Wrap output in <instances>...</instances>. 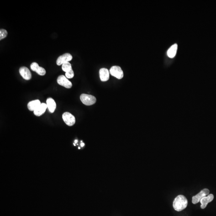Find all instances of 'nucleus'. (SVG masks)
I'll return each instance as SVG.
<instances>
[{
    "label": "nucleus",
    "instance_id": "nucleus-10",
    "mask_svg": "<svg viewBox=\"0 0 216 216\" xmlns=\"http://www.w3.org/2000/svg\"><path fill=\"white\" fill-rule=\"evenodd\" d=\"M214 198V195L213 194H210L202 198L200 201L201 204V208L205 209L207 207L208 204L213 201Z\"/></svg>",
    "mask_w": 216,
    "mask_h": 216
},
{
    "label": "nucleus",
    "instance_id": "nucleus-18",
    "mask_svg": "<svg viewBox=\"0 0 216 216\" xmlns=\"http://www.w3.org/2000/svg\"><path fill=\"white\" fill-rule=\"evenodd\" d=\"M74 76V72L73 69H71L69 71L65 73V76L67 79H72Z\"/></svg>",
    "mask_w": 216,
    "mask_h": 216
},
{
    "label": "nucleus",
    "instance_id": "nucleus-21",
    "mask_svg": "<svg viewBox=\"0 0 216 216\" xmlns=\"http://www.w3.org/2000/svg\"><path fill=\"white\" fill-rule=\"evenodd\" d=\"M73 144H74V145L75 146H76V144H75V143H74Z\"/></svg>",
    "mask_w": 216,
    "mask_h": 216
},
{
    "label": "nucleus",
    "instance_id": "nucleus-7",
    "mask_svg": "<svg viewBox=\"0 0 216 216\" xmlns=\"http://www.w3.org/2000/svg\"><path fill=\"white\" fill-rule=\"evenodd\" d=\"M73 59V56L71 54L69 53H66L63 55L59 56L56 60V64L58 66L62 65L65 63L69 62Z\"/></svg>",
    "mask_w": 216,
    "mask_h": 216
},
{
    "label": "nucleus",
    "instance_id": "nucleus-17",
    "mask_svg": "<svg viewBox=\"0 0 216 216\" xmlns=\"http://www.w3.org/2000/svg\"><path fill=\"white\" fill-rule=\"evenodd\" d=\"M8 35V32L4 29L0 30V40L5 39Z\"/></svg>",
    "mask_w": 216,
    "mask_h": 216
},
{
    "label": "nucleus",
    "instance_id": "nucleus-5",
    "mask_svg": "<svg viewBox=\"0 0 216 216\" xmlns=\"http://www.w3.org/2000/svg\"><path fill=\"white\" fill-rule=\"evenodd\" d=\"M209 190L207 189H205L202 190L199 193L197 194L195 196H193L192 198V202L194 204H196L200 202L201 199L203 197L209 195Z\"/></svg>",
    "mask_w": 216,
    "mask_h": 216
},
{
    "label": "nucleus",
    "instance_id": "nucleus-12",
    "mask_svg": "<svg viewBox=\"0 0 216 216\" xmlns=\"http://www.w3.org/2000/svg\"><path fill=\"white\" fill-rule=\"evenodd\" d=\"M47 105L49 111L51 113H54L56 108V103L53 98H49L47 100Z\"/></svg>",
    "mask_w": 216,
    "mask_h": 216
},
{
    "label": "nucleus",
    "instance_id": "nucleus-13",
    "mask_svg": "<svg viewBox=\"0 0 216 216\" xmlns=\"http://www.w3.org/2000/svg\"><path fill=\"white\" fill-rule=\"evenodd\" d=\"M41 104L39 100L30 101L27 105L28 109L31 111H34L40 106Z\"/></svg>",
    "mask_w": 216,
    "mask_h": 216
},
{
    "label": "nucleus",
    "instance_id": "nucleus-1",
    "mask_svg": "<svg viewBox=\"0 0 216 216\" xmlns=\"http://www.w3.org/2000/svg\"><path fill=\"white\" fill-rule=\"evenodd\" d=\"M188 205L187 198L182 195H179L175 198L173 203V207L176 211H181L185 209Z\"/></svg>",
    "mask_w": 216,
    "mask_h": 216
},
{
    "label": "nucleus",
    "instance_id": "nucleus-3",
    "mask_svg": "<svg viewBox=\"0 0 216 216\" xmlns=\"http://www.w3.org/2000/svg\"><path fill=\"white\" fill-rule=\"evenodd\" d=\"M110 73L112 76H114L118 79H121L124 76V73L120 66H112L110 69Z\"/></svg>",
    "mask_w": 216,
    "mask_h": 216
},
{
    "label": "nucleus",
    "instance_id": "nucleus-8",
    "mask_svg": "<svg viewBox=\"0 0 216 216\" xmlns=\"http://www.w3.org/2000/svg\"><path fill=\"white\" fill-rule=\"evenodd\" d=\"M30 67L32 71L36 72L38 75L40 76H44L46 73L45 69L39 66L37 63L36 62L32 63Z\"/></svg>",
    "mask_w": 216,
    "mask_h": 216
},
{
    "label": "nucleus",
    "instance_id": "nucleus-19",
    "mask_svg": "<svg viewBox=\"0 0 216 216\" xmlns=\"http://www.w3.org/2000/svg\"><path fill=\"white\" fill-rule=\"evenodd\" d=\"M81 147H83L85 146L84 143H81Z\"/></svg>",
    "mask_w": 216,
    "mask_h": 216
},
{
    "label": "nucleus",
    "instance_id": "nucleus-4",
    "mask_svg": "<svg viewBox=\"0 0 216 216\" xmlns=\"http://www.w3.org/2000/svg\"><path fill=\"white\" fill-rule=\"evenodd\" d=\"M62 118L65 124L69 126H72L76 122L75 117L69 112H65L63 114Z\"/></svg>",
    "mask_w": 216,
    "mask_h": 216
},
{
    "label": "nucleus",
    "instance_id": "nucleus-14",
    "mask_svg": "<svg viewBox=\"0 0 216 216\" xmlns=\"http://www.w3.org/2000/svg\"><path fill=\"white\" fill-rule=\"evenodd\" d=\"M47 108L46 104L41 103L40 106L34 111V115L39 117L45 113L46 110Z\"/></svg>",
    "mask_w": 216,
    "mask_h": 216
},
{
    "label": "nucleus",
    "instance_id": "nucleus-22",
    "mask_svg": "<svg viewBox=\"0 0 216 216\" xmlns=\"http://www.w3.org/2000/svg\"><path fill=\"white\" fill-rule=\"evenodd\" d=\"M78 148H79V149H81V148H80V147H79Z\"/></svg>",
    "mask_w": 216,
    "mask_h": 216
},
{
    "label": "nucleus",
    "instance_id": "nucleus-2",
    "mask_svg": "<svg viewBox=\"0 0 216 216\" xmlns=\"http://www.w3.org/2000/svg\"><path fill=\"white\" fill-rule=\"evenodd\" d=\"M80 99L82 103L87 106H91L96 103L97 99L92 95L82 94L80 96Z\"/></svg>",
    "mask_w": 216,
    "mask_h": 216
},
{
    "label": "nucleus",
    "instance_id": "nucleus-11",
    "mask_svg": "<svg viewBox=\"0 0 216 216\" xmlns=\"http://www.w3.org/2000/svg\"><path fill=\"white\" fill-rule=\"evenodd\" d=\"M110 72L108 69L101 68L100 69L99 75L100 79L102 82H105L108 81L109 79Z\"/></svg>",
    "mask_w": 216,
    "mask_h": 216
},
{
    "label": "nucleus",
    "instance_id": "nucleus-6",
    "mask_svg": "<svg viewBox=\"0 0 216 216\" xmlns=\"http://www.w3.org/2000/svg\"><path fill=\"white\" fill-rule=\"evenodd\" d=\"M57 82L58 84L64 86L66 88L70 89L73 86L72 83L71 81H69L67 78L64 75H61L58 76Z\"/></svg>",
    "mask_w": 216,
    "mask_h": 216
},
{
    "label": "nucleus",
    "instance_id": "nucleus-9",
    "mask_svg": "<svg viewBox=\"0 0 216 216\" xmlns=\"http://www.w3.org/2000/svg\"><path fill=\"white\" fill-rule=\"evenodd\" d=\"M19 72L21 76L24 79L29 80L31 79V73L27 68L25 66H22L19 69Z\"/></svg>",
    "mask_w": 216,
    "mask_h": 216
},
{
    "label": "nucleus",
    "instance_id": "nucleus-15",
    "mask_svg": "<svg viewBox=\"0 0 216 216\" xmlns=\"http://www.w3.org/2000/svg\"><path fill=\"white\" fill-rule=\"evenodd\" d=\"M177 44H175L169 49L167 51V55L169 57L172 58L175 57L177 51Z\"/></svg>",
    "mask_w": 216,
    "mask_h": 216
},
{
    "label": "nucleus",
    "instance_id": "nucleus-20",
    "mask_svg": "<svg viewBox=\"0 0 216 216\" xmlns=\"http://www.w3.org/2000/svg\"><path fill=\"white\" fill-rule=\"evenodd\" d=\"M75 144L77 143L78 142V140H75Z\"/></svg>",
    "mask_w": 216,
    "mask_h": 216
},
{
    "label": "nucleus",
    "instance_id": "nucleus-16",
    "mask_svg": "<svg viewBox=\"0 0 216 216\" xmlns=\"http://www.w3.org/2000/svg\"><path fill=\"white\" fill-rule=\"evenodd\" d=\"M62 69L63 71L66 73L68 71H69L71 69H72V65H71L70 63H65L63 64L62 66Z\"/></svg>",
    "mask_w": 216,
    "mask_h": 216
}]
</instances>
